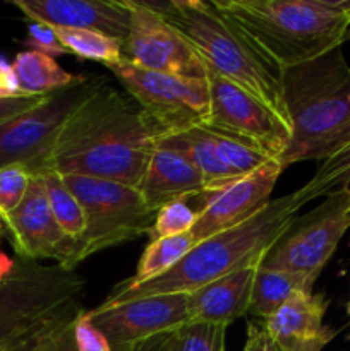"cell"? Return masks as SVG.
Returning <instances> with one entry per match:
<instances>
[{
	"label": "cell",
	"mask_w": 350,
	"mask_h": 351,
	"mask_svg": "<svg viewBox=\"0 0 350 351\" xmlns=\"http://www.w3.org/2000/svg\"><path fill=\"white\" fill-rule=\"evenodd\" d=\"M154 147L156 134L143 110L105 82L64 123L48 170L137 187Z\"/></svg>",
	"instance_id": "obj_1"
},
{
	"label": "cell",
	"mask_w": 350,
	"mask_h": 351,
	"mask_svg": "<svg viewBox=\"0 0 350 351\" xmlns=\"http://www.w3.org/2000/svg\"><path fill=\"white\" fill-rule=\"evenodd\" d=\"M281 89L292 137L278 163L325 161L350 144V67L342 47L285 69Z\"/></svg>",
	"instance_id": "obj_2"
},
{
	"label": "cell",
	"mask_w": 350,
	"mask_h": 351,
	"mask_svg": "<svg viewBox=\"0 0 350 351\" xmlns=\"http://www.w3.org/2000/svg\"><path fill=\"white\" fill-rule=\"evenodd\" d=\"M297 211L292 194L271 199L247 221L196 243L180 263L161 276L136 287L115 285L96 308L154 295L192 293L233 271L261 264L264 254L287 230Z\"/></svg>",
	"instance_id": "obj_3"
},
{
	"label": "cell",
	"mask_w": 350,
	"mask_h": 351,
	"mask_svg": "<svg viewBox=\"0 0 350 351\" xmlns=\"http://www.w3.org/2000/svg\"><path fill=\"white\" fill-rule=\"evenodd\" d=\"M281 71L342 47L350 0H215Z\"/></svg>",
	"instance_id": "obj_4"
},
{
	"label": "cell",
	"mask_w": 350,
	"mask_h": 351,
	"mask_svg": "<svg viewBox=\"0 0 350 351\" xmlns=\"http://www.w3.org/2000/svg\"><path fill=\"white\" fill-rule=\"evenodd\" d=\"M151 7L194 48L208 71L270 106L287 119L281 71L218 7L205 0H165Z\"/></svg>",
	"instance_id": "obj_5"
},
{
	"label": "cell",
	"mask_w": 350,
	"mask_h": 351,
	"mask_svg": "<svg viewBox=\"0 0 350 351\" xmlns=\"http://www.w3.org/2000/svg\"><path fill=\"white\" fill-rule=\"evenodd\" d=\"M86 213V230L67 240L57 264L75 267L88 257L151 235L156 213L148 208L137 187L91 177H62Z\"/></svg>",
	"instance_id": "obj_6"
},
{
	"label": "cell",
	"mask_w": 350,
	"mask_h": 351,
	"mask_svg": "<svg viewBox=\"0 0 350 351\" xmlns=\"http://www.w3.org/2000/svg\"><path fill=\"white\" fill-rule=\"evenodd\" d=\"M84 281L60 264L17 259L12 271L0 280V351L79 300Z\"/></svg>",
	"instance_id": "obj_7"
},
{
	"label": "cell",
	"mask_w": 350,
	"mask_h": 351,
	"mask_svg": "<svg viewBox=\"0 0 350 351\" xmlns=\"http://www.w3.org/2000/svg\"><path fill=\"white\" fill-rule=\"evenodd\" d=\"M108 69L143 110L156 134V143L172 134L206 125L208 122V79L150 71L124 58Z\"/></svg>",
	"instance_id": "obj_8"
},
{
	"label": "cell",
	"mask_w": 350,
	"mask_h": 351,
	"mask_svg": "<svg viewBox=\"0 0 350 351\" xmlns=\"http://www.w3.org/2000/svg\"><path fill=\"white\" fill-rule=\"evenodd\" d=\"M105 82V75H86L79 84L51 93L27 112L0 122V168L21 165L33 177L48 171L64 123Z\"/></svg>",
	"instance_id": "obj_9"
},
{
	"label": "cell",
	"mask_w": 350,
	"mask_h": 351,
	"mask_svg": "<svg viewBox=\"0 0 350 351\" xmlns=\"http://www.w3.org/2000/svg\"><path fill=\"white\" fill-rule=\"evenodd\" d=\"M350 228V194L325 197L318 208L292 219L264 254L261 266L285 269L318 280Z\"/></svg>",
	"instance_id": "obj_10"
},
{
	"label": "cell",
	"mask_w": 350,
	"mask_h": 351,
	"mask_svg": "<svg viewBox=\"0 0 350 351\" xmlns=\"http://www.w3.org/2000/svg\"><path fill=\"white\" fill-rule=\"evenodd\" d=\"M209 119L206 129L239 137L280 160L292 137L290 123L246 89L208 71Z\"/></svg>",
	"instance_id": "obj_11"
},
{
	"label": "cell",
	"mask_w": 350,
	"mask_h": 351,
	"mask_svg": "<svg viewBox=\"0 0 350 351\" xmlns=\"http://www.w3.org/2000/svg\"><path fill=\"white\" fill-rule=\"evenodd\" d=\"M129 34L122 43V58L137 65L184 77L208 79V67L185 38L168 24L150 2L127 0Z\"/></svg>",
	"instance_id": "obj_12"
},
{
	"label": "cell",
	"mask_w": 350,
	"mask_h": 351,
	"mask_svg": "<svg viewBox=\"0 0 350 351\" xmlns=\"http://www.w3.org/2000/svg\"><path fill=\"white\" fill-rule=\"evenodd\" d=\"M88 315L108 339L112 351H119L185 324L189 321L187 293L134 298L108 308H93Z\"/></svg>",
	"instance_id": "obj_13"
},
{
	"label": "cell",
	"mask_w": 350,
	"mask_h": 351,
	"mask_svg": "<svg viewBox=\"0 0 350 351\" xmlns=\"http://www.w3.org/2000/svg\"><path fill=\"white\" fill-rule=\"evenodd\" d=\"M283 168L277 160L242 178L230 182L218 191L198 195V221L191 230L194 242L209 239L253 218L271 201V192Z\"/></svg>",
	"instance_id": "obj_14"
},
{
	"label": "cell",
	"mask_w": 350,
	"mask_h": 351,
	"mask_svg": "<svg viewBox=\"0 0 350 351\" xmlns=\"http://www.w3.org/2000/svg\"><path fill=\"white\" fill-rule=\"evenodd\" d=\"M31 23L65 29H91L124 43L129 34L127 0H12Z\"/></svg>",
	"instance_id": "obj_15"
},
{
	"label": "cell",
	"mask_w": 350,
	"mask_h": 351,
	"mask_svg": "<svg viewBox=\"0 0 350 351\" xmlns=\"http://www.w3.org/2000/svg\"><path fill=\"white\" fill-rule=\"evenodd\" d=\"M2 223L17 257L24 261H57L69 240L55 221L45 184L38 175L31 177L26 197Z\"/></svg>",
	"instance_id": "obj_16"
},
{
	"label": "cell",
	"mask_w": 350,
	"mask_h": 351,
	"mask_svg": "<svg viewBox=\"0 0 350 351\" xmlns=\"http://www.w3.org/2000/svg\"><path fill=\"white\" fill-rule=\"evenodd\" d=\"M328 300L323 293L295 291L280 311L263 321L268 336L281 351H321L336 336L323 324Z\"/></svg>",
	"instance_id": "obj_17"
},
{
	"label": "cell",
	"mask_w": 350,
	"mask_h": 351,
	"mask_svg": "<svg viewBox=\"0 0 350 351\" xmlns=\"http://www.w3.org/2000/svg\"><path fill=\"white\" fill-rule=\"evenodd\" d=\"M148 208L158 213L174 201H191L205 194L206 185L198 168L177 151L154 147L143 178L137 184Z\"/></svg>",
	"instance_id": "obj_18"
},
{
	"label": "cell",
	"mask_w": 350,
	"mask_h": 351,
	"mask_svg": "<svg viewBox=\"0 0 350 351\" xmlns=\"http://www.w3.org/2000/svg\"><path fill=\"white\" fill-rule=\"evenodd\" d=\"M259 264L218 278L187 293L189 321L230 326L249 314L254 274Z\"/></svg>",
	"instance_id": "obj_19"
},
{
	"label": "cell",
	"mask_w": 350,
	"mask_h": 351,
	"mask_svg": "<svg viewBox=\"0 0 350 351\" xmlns=\"http://www.w3.org/2000/svg\"><path fill=\"white\" fill-rule=\"evenodd\" d=\"M156 146L177 151L182 156L187 158L201 173L206 192L218 191L229 185L230 182L237 180V177H233L220 160L211 130L206 127H192V129L172 134L158 141Z\"/></svg>",
	"instance_id": "obj_20"
},
{
	"label": "cell",
	"mask_w": 350,
	"mask_h": 351,
	"mask_svg": "<svg viewBox=\"0 0 350 351\" xmlns=\"http://www.w3.org/2000/svg\"><path fill=\"white\" fill-rule=\"evenodd\" d=\"M17 86L23 96H48L84 81L86 75L64 71L55 58L34 50H24L12 62Z\"/></svg>",
	"instance_id": "obj_21"
},
{
	"label": "cell",
	"mask_w": 350,
	"mask_h": 351,
	"mask_svg": "<svg viewBox=\"0 0 350 351\" xmlns=\"http://www.w3.org/2000/svg\"><path fill=\"white\" fill-rule=\"evenodd\" d=\"M314 283V280L304 274L285 269H270L259 264L254 274L249 314L254 319L268 321L295 291H312Z\"/></svg>",
	"instance_id": "obj_22"
},
{
	"label": "cell",
	"mask_w": 350,
	"mask_h": 351,
	"mask_svg": "<svg viewBox=\"0 0 350 351\" xmlns=\"http://www.w3.org/2000/svg\"><path fill=\"white\" fill-rule=\"evenodd\" d=\"M84 312L79 300L58 311L5 351H78L74 322Z\"/></svg>",
	"instance_id": "obj_23"
},
{
	"label": "cell",
	"mask_w": 350,
	"mask_h": 351,
	"mask_svg": "<svg viewBox=\"0 0 350 351\" xmlns=\"http://www.w3.org/2000/svg\"><path fill=\"white\" fill-rule=\"evenodd\" d=\"M194 245L196 242L191 233L151 240L150 245L144 249L139 263H137L134 276H130L126 281H120V285L136 287V285L146 283V281L161 276L167 271H170L175 264L180 263Z\"/></svg>",
	"instance_id": "obj_24"
},
{
	"label": "cell",
	"mask_w": 350,
	"mask_h": 351,
	"mask_svg": "<svg viewBox=\"0 0 350 351\" xmlns=\"http://www.w3.org/2000/svg\"><path fill=\"white\" fill-rule=\"evenodd\" d=\"M342 192L350 194V144L328 160L321 161L311 180L292 192V197L294 204L301 209L309 201Z\"/></svg>",
	"instance_id": "obj_25"
},
{
	"label": "cell",
	"mask_w": 350,
	"mask_h": 351,
	"mask_svg": "<svg viewBox=\"0 0 350 351\" xmlns=\"http://www.w3.org/2000/svg\"><path fill=\"white\" fill-rule=\"evenodd\" d=\"M38 177H41L45 184V192H47L48 204L54 213L55 221L58 223L67 239H79L86 230V213L81 202L65 185L62 175L48 170Z\"/></svg>",
	"instance_id": "obj_26"
},
{
	"label": "cell",
	"mask_w": 350,
	"mask_h": 351,
	"mask_svg": "<svg viewBox=\"0 0 350 351\" xmlns=\"http://www.w3.org/2000/svg\"><path fill=\"white\" fill-rule=\"evenodd\" d=\"M54 31L67 53L102 62L106 67L122 60V43L106 34L91 29H65V27H54Z\"/></svg>",
	"instance_id": "obj_27"
},
{
	"label": "cell",
	"mask_w": 350,
	"mask_h": 351,
	"mask_svg": "<svg viewBox=\"0 0 350 351\" xmlns=\"http://www.w3.org/2000/svg\"><path fill=\"white\" fill-rule=\"evenodd\" d=\"M211 130L213 139H215L220 160L223 161V165L229 168V171L233 177H246V175L259 170L268 161L273 160L266 153H263L259 147L247 143V141L229 136V134L218 132V130Z\"/></svg>",
	"instance_id": "obj_28"
},
{
	"label": "cell",
	"mask_w": 350,
	"mask_h": 351,
	"mask_svg": "<svg viewBox=\"0 0 350 351\" xmlns=\"http://www.w3.org/2000/svg\"><path fill=\"white\" fill-rule=\"evenodd\" d=\"M229 326L187 321L174 331L175 351H225Z\"/></svg>",
	"instance_id": "obj_29"
},
{
	"label": "cell",
	"mask_w": 350,
	"mask_h": 351,
	"mask_svg": "<svg viewBox=\"0 0 350 351\" xmlns=\"http://www.w3.org/2000/svg\"><path fill=\"white\" fill-rule=\"evenodd\" d=\"M198 221V209H192L189 201H174L170 204L158 209L154 218L151 240L163 239V237H177L191 233Z\"/></svg>",
	"instance_id": "obj_30"
},
{
	"label": "cell",
	"mask_w": 350,
	"mask_h": 351,
	"mask_svg": "<svg viewBox=\"0 0 350 351\" xmlns=\"http://www.w3.org/2000/svg\"><path fill=\"white\" fill-rule=\"evenodd\" d=\"M33 175L21 165L0 168V219L7 218L26 197Z\"/></svg>",
	"instance_id": "obj_31"
},
{
	"label": "cell",
	"mask_w": 350,
	"mask_h": 351,
	"mask_svg": "<svg viewBox=\"0 0 350 351\" xmlns=\"http://www.w3.org/2000/svg\"><path fill=\"white\" fill-rule=\"evenodd\" d=\"M21 43L27 47V50L41 51L51 58L67 53V50L58 41L54 27L43 23H31L27 26V36Z\"/></svg>",
	"instance_id": "obj_32"
},
{
	"label": "cell",
	"mask_w": 350,
	"mask_h": 351,
	"mask_svg": "<svg viewBox=\"0 0 350 351\" xmlns=\"http://www.w3.org/2000/svg\"><path fill=\"white\" fill-rule=\"evenodd\" d=\"M74 341L78 351H112L108 339L89 319L88 312H82L74 322Z\"/></svg>",
	"instance_id": "obj_33"
},
{
	"label": "cell",
	"mask_w": 350,
	"mask_h": 351,
	"mask_svg": "<svg viewBox=\"0 0 350 351\" xmlns=\"http://www.w3.org/2000/svg\"><path fill=\"white\" fill-rule=\"evenodd\" d=\"M242 351H281L273 343V339L268 336L263 322H257V319L247 322V339Z\"/></svg>",
	"instance_id": "obj_34"
},
{
	"label": "cell",
	"mask_w": 350,
	"mask_h": 351,
	"mask_svg": "<svg viewBox=\"0 0 350 351\" xmlns=\"http://www.w3.org/2000/svg\"><path fill=\"white\" fill-rule=\"evenodd\" d=\"M43 99L45 96H17V98L0 99V122L27 112V110L36 106Z\"/></svg>",
	"instance_id": "obj_35"
},
{
	"label": "cell",
	"mask_w": 350,
	"mask_h": 351,
	"mask_svg": "<svg viewBox=\"0 0 350 351\" xmlns=\"http://www.w3.org/2000/svg\"><path fill=\"white\" fill-rule=\"evenodd\" d=\"M174 331H167L161 332V335L151 336V338L134 343V345L126 346V348L119 351H175Z\"/></svg>",
	"instance_id": "obj_36"
},
{
	"label": "cell",
	"mask_w": 350,
	"mask_h": 351,
	"mask_svg": "<svg viewBox=\"0 0 350 351\" xmlns=\"http://www.w3.org/2000/svg\"><path fill=\"white\" fill-rule=\"evenodd\" d=\"M0 89L7 96H10V98L23 96L19 91V86H17V79L16 74H14L12 64H7L3 58H0Z\"/></svg>",
	"instance_id": "obj_37"
},
{
	"label": "cell",
	"mask_w": 350,
	"mask_h": 351,
	"mask_svg": "<svg viewBox=\"0 0 350 351\" xmlns=\"http://www.w3.org/2000/svg\"><path fill=\"white\" fill-rule=\"evenodd\" d=\"M14 263H16V261H12L10 257H7L5 254L0 250V280H3V278H5L7 274L12 271Z\"/></svg>",
	"instance_id": "obj_38"
},
{
	"label": "cell",
	"mask_w": 350,
	"mask_h": 351,
	"mask_svg": "<svg viewBox=\"0 0 350 351\" xmlns=\"http://www.w3.org/2000/svg\"><path fill=\"white\" fill-rule=\"evenodd\" d=\"M345 41H350V26H349V29H347L345 36H343V43H345Z\"/></svg>",
	"instance_id": "obj_39"
},
{
	"label": "cell",
	"mask_w": 350,
	"mask_h": 351,
	"mask_svg": "<svg viewBox=\"0 0 350 351\" xmlns=\"http://www.w3.org/2000/svg\"><path fill=\"white\" fill-rule=\"evenodd\" d=\"M5 98H10V96H7L5 93H3L2 89H0V99H5ZM16 98H17V96H16Z\"/></svg>",
	"instance_id": "obj_40"
},
{
	"label": "cell",
	"mask_w": 350,
	"mask_h": 351,
	"mask_svg": "<svg viewBox=\"0 0 350 351\" xmlns=\"http://www.w3.org/2000/svg\"><path fill=\"white\" fill-rule=\"evenodd\" d=\"M2 233H5V230H3V223L2 219H0V235H2Z\"/></svg>",
	"instance_id": "obj_41"
},
{
	"label": "cell",
	"mask_w": 350,
	"mask_h": 351,
	"mask_svg": "<svg viewBox=\"0 0 350 351\" xmlns=\"http://www.w3.org/2000/svg\"><path fill=\"white\" fill-rule=\"evenodd\" d=\"M347 314L350 315V300H349V304H347Z\"/></svg>",
	"instance_id": "obj_42"
}]
</instances>
